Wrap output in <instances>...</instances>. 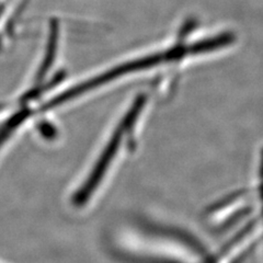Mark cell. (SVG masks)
I'll list each match as a JSON object with an SVG mask.
<instances>
[{
    "label": "cell",
    "mask_w": 263,
    "mask_h": 263,
    "mask_svg": "<svg viewBox=\"0 0 263 263\" xmlns=\"http://www.w3.org/2000/svg\"><path fill=\"white\" fill-rule=\"evenodd\" d=\"M144 105V98H138L136 103L134 104L133 108L127 113L125 119L123 120V123L118 128L117 133H115L110 141L108 147H106L105 152L102 154V156L99 159L96 167L90 174V177L85 181V183L76 192L75 196H73V204L77 205V206H82L88 203V201L91 199L95 191L100 185L101 180L103 179V176L105 174L106 169H108L110 162L112 161L115 153H117L119 145L121 143L122 135H124L125 130H127L132 125L134 124L135 119L137 118V114L143 108Z\"/></svg>",
    "instance_id": "cell-2"
},
{
    "label": "cell",
    "mask_w": 263,
    "mask_h": 263,
    "mask_svg": "<svg viewBox=\"0 0 263 263\" xmlns=\"http://www.w3.org/2000/svg\"><path fill=\"white\" fill-rule=\"evenodd\" d=\"M186 54H191V46H177L169 49L167 52L163 53H159V54H155V55H151V56H146L144 59H139L137 61H133L129 62L126 64H123L118 66L109 71H106L102 75L98 76L93 79H90L89 81L82 82V84L78 85L75 88H71L68 91H65L64 93L60 95L59 97L54 98L52 101H49L45 108L46 109H51L54 108L56 105H60L61 103H64L66 101H69L71 99L76 98L77 96L90 91V90L101 86L103 84H108L109 81L114 80L115 78H118L120 76L126 75V73L133 72L136 70H142L148 67H153L155 65L161 64L163 62L167 61H174V60H178L180 57H183Z\"/></svg>",
    "instance_id": "cell-1"
}]
</instances>
